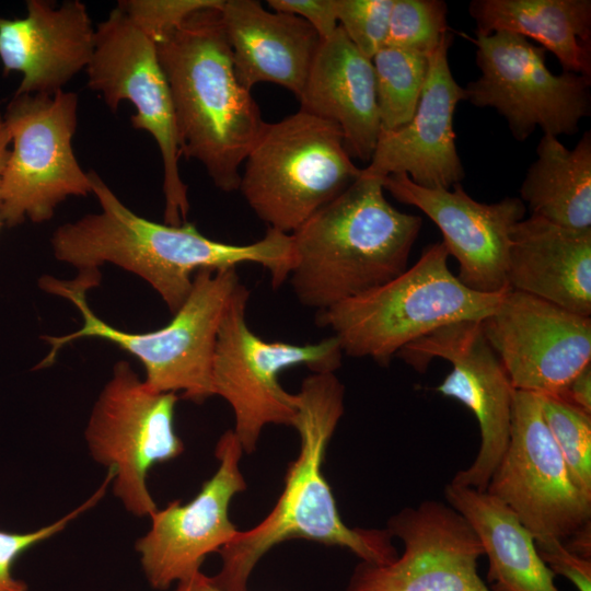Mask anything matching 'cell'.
<instances>
[{
  "instance_id": "4",
  "label": "cell",
  "mask_w": 591,
  "mask_h": 591,
  "mask_svg": "<svg viewBox=\"0 0 591 591\" xmlns=\"http://www.w3.org/2000/svg\"><path fill=\"white\" fill-rule=\"evenodd\" d=\"M421 223V217L387 201L381 178L361 172L290 233L289 278L297 299L318 312L397 277L407 268Z\"/></svg>"
},
{
  "instance_id": "12",
  "label": "cell",
  "mask_w": 591,
  "mask_h": 591,
  "mask_svg": "<svg viewBox=\"0 0 591 591\" xmlns=\"http://www.w3.org/2000/svg\"><path fill=\"white\" fill-rule=\"evenodd\" d=\"M475 35L466 37L476 46L480 77L464 88L468 102L495 108L520 141L537 127L554 137L578 131L591 113V78L551 72L546 50L514 33Z\"/></svg>"
},
{
  "instance_id": "29",
  "label": "cell",
  "mask_w": 591,
  "mask_h": 591,
  "mask_svg": "<svg viewBox=\"0 0 591 591\" xmlns=\"http://www.w3.org/2000/svg\"><path fill=\"white\" fill-rule=\"evenodd\" d=\"M441 0H393L385 46L430 56L451 33Z\"/></svg>"
},
{
  "instance_id": "30",
  "label": "cell",
  "mask_w": 591,
  "mask_h": 591,
  "mask_svg": "<svg viewBox=\"0 0 591 591\" xmlns=\"http://www.w3.org/2000/svg\"><path fill=\"white\" fill-rule=\"evenodd\" d=\"M113 478V472L108 471L102 485L88 500L50 524L22 533L0 530V591H27V584L16 578L12 571L18 557L35 545L55 536L79 515L93 508L102 500Z\"/></svg>"
},
{
  "instance_id": "1",
  "label": "cell",
  "mask_w": 591,
  "mask_h": 591,
  "mask_svg": "<svg viewBox=\"0 0 591 591\" xmlns=\"http://www.w3.org/2000/svg\"><path fill=\"white\" fill-rule=\"evenodd\" d=\"M100 211L58 227L50 240L55 257L83 271L106 263L146 280L174 314L187 299L201 269L255 263L279 288L292 267L290 234L268 229L250 244L211 240L189 222L171 225L148 220L125 206L95 171L89 172Z\"/></svg>"
},
{
  "instance_id": "20",
  "label": "cell",
  "mask_w": 591,
  "mask_h": 591,
  "mask_svg": "<svg viewBox=\"0 0 591 591\" xmlns=\"http://www.w3.org/2000/svg\"><path fill=\"white\" fill-rule=\"evenodd\" d=\"M96 28L84 3L26 1L21 19L0 16L3 72L22 73L15 94H54L89 66Z\"/></svg>"
},
{
  "instance_id": "8",
  "label": "cell",
  "mask_w": 591,
  "mask_h": 591,
  "mask_svg": "<svg viewBox=\"0 0 591 591\" xmlns=\"http://www.w3.org/2000/svg\"><path fill=\"white\" fill-rule=\"evenodd\" d=\"M248 298L250 291L240 282L219 326L211 375L213 394L233 410V432L243 451L252 453L267 425L293 426L296 394L281 387L279 374L297 366L313 373L334 372L344 352L336 336L306 345L263 339L247 325Z\"/></svg>"
},
{
  "instance_id": "37",
  "label": "cell",
  "mask_w": 591,
  "mask_h": 591,
  "mask_svg": "<svg viewBox=\"0 0 591 591\" xmlns=\"http://www.w3.org/2000/svg\"><path fill=\"white\" fill-rule=\"evenodd\" d=\"M175 591H225L200 570L178 581Z\"/></svg>"
},
{
  "instance_id": "24",
  "label": "cell",
  "mask_w": 591,
  "mask_h": 591,
  "mask_svg": "<svg viewBox=\"0 0 591 591\" xmlns=\"http://www.w3.org/2000/svg\"><path fill=\"white\" fill-rule=\"evenodd\" d=\"M444 497L478 536L488 561L491 591H559L534 536L502 501L487 491L451 482Z\"/></svg>"
},
{
  "instance_id": "27",
  "label": "cell",
  "mask_w": 591,
  "mask_h": 591,
  "mask_svg": "<svg viewBox=\"0 0 591 591\" xmlns=\"http://www.w3.org/2000/svg\"><path fill=\"white\" fill-rule=\"evenodd\" d=\"M371 60L381 130L398 128L408 123L416 111L428 74L429 57L384 46Z\"/></svg>"
},
{
  "instance_id": "7",
  "label": "cell",
  "mask_w": 591,
  "mask_h": 591,
  "mask_svg": "<svg viewBox=\"0 0 591 591\" xmlns=\"http://www.w3.org/2000/svg\"><path fill=\"white\" fill-rule=\"evenodd\" d=\"M351 159L335 124L299 109L265 124L239 190L268 229L290 234L360 176Z\"/></svg>"
},
{
  "instance_id": "13",
  "label": "cell",
  "mask_w": 591,
  "mask_h": 591,
  "mask_svg": "<svg viewBox=\"0 0 591 591\" xmlns=\"http://www.w3.org/2000/svg\"><path fill=\"white\" fill-rule=\"evenodd\" d=\"M486 491L535 541H565L591 523V496L572 479L543 417L541 394L514 391L508 448Z\"/></svg>"
},
{
  "instance_id": "16",
  "label": "cell",
  "mask_w": 591,
  "mask_h": 591,
  "mask_svg": "<svg viewBox=\"0 0 591 591\" xmlns=\"http://www.w3.org/2000/svg\"><path fill=\"white\" fill-rule=\"evenodd\" d=\"M517 391L558 395L591 361V317L509 289L482 321Z\"/></svg>"
},
{
  "instance_id": "34",
  "label": "cell",
  "mask_w": 591,
  "mask_h": 591,
  "mask_svg": "<svg viewBox=\"0 0 591 591\" xmlns=\"http://www.w3.org/2000/svg\"><path fill=\"white\" fill-rule=\"evenodd\" d=\"M267 3L274 11L303 19L321 39L332 36L338 27L336 0H268Z\"/></svg>"
},
{
  "instance_id": "11",
  "label": "cell",
  "mask_w": 591,
  "mask_h": 591,
  "mask_svg": "<svg viewBox=\"0 0 591 591\" xmlns=\"http://www.w3.org/2000/svg\"><path fill=\"white\" fill-rule=\"evenodd\" d=\"M95 47L86 67L88 86L117 111L130 102L131 125L158 144L163 165L164 223L179 225L189 211L187 186L179 174V143L170 88L155 43L118 7L96 26Z\"/></svg>"
},
{
  "instance_id": "2",
  "label": "cell",
  "mask_w": 591,
  "mask_h": 591,
  "mask_svg": "<svg viewBox=\"0 0 591 591\" xmlns=\"http://www.w3.org/2000/svg\"><path fill=\"white\" fill-rule=\"evenodd\" d=\"M345 389L334 372L305 378L296 394L293 428L300 436L298 457L286 471L285 486L275 507L256 526L239 531L219 549L221 567L211 580L225 591H247L259 559L274 546L304 538L346 548L361 561L390 564L398 557L393 536L384 529L349 528L341 520L323 462L344 414Z\"/></svg>"
},
{
  "instance_id": "14",
  "label": "cell",
  "mask_w": 591,
  "mask_h": 591,
  "mask_svg": "<svg viewBox=\"0 0 591 591\" xmlns=\"http://www.w3.org/2000/svg\"><path fill=\"white\" fill-rule=\"evenodd\" d=\"M424 373L434 358L452 364L437 392L459 401L477 419L480 444L476 457L451 483L486 491L510 440L514 387L488 343L482 321H461L442 326L406 345L397 355Z\"/></svg>"
},
{
  "instance_id": "25",
  "label": "cell",
  "mask_w": 591,
  "mask_h": 591,
  "mask_svg": "<svg viewBox=\"0 0 591 591\" xmlns=\"http://www.w3.org/2000/svg\"><path fill=\"white\" fill-rule=\"evenodd\" d=\"M475 34L506 31L540 43L565 72L591 78L590 0H473Z\"/></svg>"
},
{
  "instance_id": "17",
  "label": "cell",
  "mask_w": 591,
  "mask_h": 591,
  "mask_svg": "<svg viewBox=\"0 0 591 591\" xmlns=\"http://www.w3.org/2000/svg\"><path fill=\"white\" fill-rule=\"evenodd\" d=\"M219 466L187 503L170 502L150 515L151 526L135 544L149 584L166 590L200 570L207 555L219 552L239 532L229 518L231 499L246 488L239 463L242 445L225 431L216 444Z\"/></svg>"
},
{
  "instance_id": "28",
  "label": "cell",
  "mask_w": 591,
  "mask_h": 591,
  "mask_svg": "<svg viewBox=\"0 0 591 591\" xmlns=\"http://www.w3.org/2000/svg\"><path fill=\"white\" fill-rule=\"evenodd\" d=\"M546 426L577 486L591 496V414L555 395H541Z\"/></svg>"
},
{
  "instance_id": "15",
  "label": "cell",
  "mask_w": 591,
  "mask_h": 591,
  "mask_svg": "<svg viewBox=\"0 0 591 591\" xmlns=\"http://www.w3.org/2000/svg\"><path fill=\"white\" fill-rule=\"evenodd\" d=\"M386 530L403 542V554L384 565L360 561L347 591H491L477 571L480 541L449 503L405 507Z\"/></svg>"
},
{
  "instance_id": "5",
  "label": "cell",
  "mask_w": 591,
  "mask_h": 591,
  "mask_svg": "<svg viewBox=\"0 0 591 591\" xmlns=\"http://www.w3.org/2000/svg\"><path fill=\"white\" fill-rule=\"evenodd\" d=\"M100 271L79 273L72 280L50 276L39 279L45 291L63 297L77 306L82 326L73 333L45 337L50 350L38 368L50 366L59 350L82 338H99L117 345L143 366L144 382L154 391L182 393L196 404L213 394L212 361L217 336L228 304L241 282L235 268L201 269L194 275L192 290L162 328L130 333L113 327L89 306L86 291L100 283Z\"/></svg>"
},
{
  "instance_id": "19",
  "label": "cell",
  "mask_w": 591,
  "mask_h": 591,
  "mask_svg": "<svg viewBox=\"0 0 591 591\" xmlns=\"http://www.w3.org/2000/svg\"><path fill=\"white\" fill-rule=\"evenodd\" d=\"M451 34L429 56L427 79L408 123L381 130L375 149L362 174L383 179L405 173L415 184L427 188L450 189L464 177L455 146L453 115L465 89L453 78L448 50Z\"/></svg>"
},
{
  "instance_id": "10",
  "label": "cell",
  "mask_w": 591,
  "mask_h": 591,
  "mask_svg": "<svg viewBox=\"0 0 591 591\" xmlns=\"http://www.w3.org/2000/svg\"><path fill=\"white\" fill-rule=\"evenodd\" d=\"M176 393L158 392L118 361L92 408L84 436L93 460L114 473L113 493L135 517L158 506L149 491V471L184 451L175 432Z\"/></svg>"
},
{
  "instance_id": "21",
  "label": "cell",
  "mask_w": 591,
  "mask_h": 591,
  "mask_svg": "<svg viewBox=\"0 0 591 591\" xmlns=\"http://www.w3.org/2000/svg\"><path fill=\"white\" fill-rule=\"evenodd\" d=\"M220 14L239 82L250 91L274 83L299 97L322 40L316 31L255 0H223Z\"/></svg>"
},
{
  "instance_id": "38",
  "label": "cell",
  "mask_w": 591,
  "mask_h": 591,
  "mask_svg": "<svg viewBox=\"0 0 591 591\" xmlns=\"http://www.w3.org/2000/svg\"><path fill=\"white\" fill-rule=\"evenodd\" d=\"M10 144H11V136L0 114V177L2 175L7 159L9 157Z\"/></svg>"
},
{
  "instance_id": "36",
  "label": "cell",
  "mask_w": 591,
  "mask_h": 591,
  "mask_svg": "<svg viewBox=\"0 0 591 591\" xmlns=\"http://www.w3.org/2000/svg\"><path fill=\"white\" fill-rule=\"evenodd\" d=\"M563 544L573 554L591 559V523L563 541Z\"/></svg>"
},
{
  "instance_id": "9",
  "label": "cell",
  "mask_w": 591,
  "mask_h": 591,
  "mask_svg": "<svg viewBox=\"0 0 591 591\" xmlns=\"http://www.w3.org/2000/svg\"><path fill=\"white\" fill-rule=\"evenodd\" d=\"M79 99L63 90L54 94H14L3 121L11 136L0 181V220L14 227L53 218L57 206L71 196L92 193L89 172L72 148Z\"/></svg>"
},
{
  "instance_id": "23",
  "label": "cell",
  "mask_w": 591,
  "mask_h": 591,
  "mask_svg": "<svg viewBox=\"0 0 591 591\" xmlns=\"http://www.w3.org/2000/svg\"><path fill=\"white\" fill-rule=\"evenodd\" d=\"M510 289L572 313L591 315V230L577 231L531 215L512 228Z\"/></svg>"
},
{
  "instance_id": "26",
  "label": "cell",
  "mask_w": 591,
  "mask_h": 591,
  "mask_svg": "<svg viewBox=\"0 0 591 591\" xmlns=\"http://www.w3.org/2000/svg\"><path fill=\"white\" fill-rule=\"evenodd\" d=\"M536 154L520 188L531 215L568 229L591 230V132L586 131L573 149L544 135Z\"/></svg>"
},
{
  "instance_id": "22",
  "label": "cell",
  "mask_w": 591,
  "mask_h": 591,
  "mask_svg": "<svg viewBox=\"0 0 591 591\" xmlns=\"http://www.w3.org/2000/svg\"><path fill=\"white\" fill-rule=\"evenodd\" d=\"M298 99L301 111L341 130L351 158L371 160L381 131L373 65L340 26L321 40Z\"/></svg>"
},
{
  "instance_id": "6",
  "label": "cell",
  "mask_w": 591,
  "mask_h": 591,
  "mask_svg": "<svg viewBox=\"0 0 591 591\" xmlns=\"http://www.w3.org/2000/svg\"><path fill=\"white\" fill-rule=\"evenodd\" d=\"M442 242L428 245L401 275L370 291L318 311L343 352L389 366L406 345L461 321H483L505 293H483L464 286L449 266Z\"/></svg>"
},
{
  "instance_id": "33",
  "label": "cell",
  "mask_w": 591,
  "mask_h": 591,
  "mask_svg": "<svg viewBox=\"0 0 591 591\" xmlns=\"http://www.w3.org/2000/svg\"><path fill=\"white\" fill-rule=\"evenodd\" d=\"M537 552L556 575L570 580L578 591H591V559L568 551L559 540L535 541Z\"/></svg>"
},
{
  "instance_id": "39",
  "label": "cell",
  "mask_w": 591,
  "mask_h": 591,
  "mask_svg": "<svg viewBox=\"0 0 591 591\" xmlns=\"http://www.w3.org/2000/svg\"><path fill=\"white\" fill-rule=\"evenodd\" d=\"M1 223H2V222H1V220H0V225H1Z\"/></svg>"
},
{
  "instance_id": "31",
  "label": "cell",
  "mask_w": 591,
  "mask_h": 591,
  "mask_svg": "<svg viewBox=\"0 0 591 591\" xmlns=\"http://www.w3.org/2000/svg\"><path fill=\"white\" fill-rule=\"evenodd\" d=\"M393 0H336L338 26L367 58L385 46Z\"/></svg>"
},
{
  "instance_id": "3",
  "label": "cell",
  "mask_w": 591,
  "mask_h": 591,
  "mask_svg": "<svg viewBox=\"0 0 591 591\" xmlns=\"http://www.w3.org/2000/svg\"><path fill=\"white\" fill-rule=\"evenodd\" d=\"M220 8L196 11L155 45L171 92L181 157L198 161L217 188L233 192L266 121L236 78Z\"/></svg>"
},
{
  "instance_id": "18",
  "label": "cell",
  "mask_w": 591,
  "mask_h": 591,
  "mask_svg": "<svg viewBox=\"0 0 591 591\" xmlns=\"http://www.w3.org/2000/svg\"><path fill=\"white\" fill-rule=\"evenodd\" d=\"M399 202L417 207L440 229L449 255L459 262L460 281L483 293L509 290L507 266L512 228L524 219L525 206L519 197L494 204L476 201L460 184L453 190L415 184L405 173L382 179Z\"/></svg>"
},
{
  "instance_id": "40",
  "label": "cell",
  "mask_w": 591,
  "mask_h": 591,
  "mask_svg": "<svg viewBox=\"0 0 591 591\" xmlns=\"http://www.w3.org/2000/svg\"><path fill=\"white\" fill-rule=\"evenodd\" d=\"M0 181H1V177H0Z\"/></svg>"
},
{
  "instance_id": "35",
  "label": "cell",
  "mask_w": 591,
  "mask_h": 591,
  "mask_svg": "<svg viewBox=\"0 0 591 591\" xmlns=\"http://www.w3.org/2000/svg\"><path fill=\"white\" fill-rule=\"evenodd\" d=\"M566 403L591 414V363L584 367L558 394Z\"/></svg>"
},
{
  "instance_id": "32",
  "label": "cell",
  "mask_w": 591,
  "mask_h": 591,
  "mask_svg": "<svg viewBox=\"0 0 591 591\" xmlns=\"http://www.w3.org/2000/svg\"><path fill=\"white\" fill-rule=\"evenodd\" d=\"M223 0H123L118 8L155 44L198 10L220 8Z\"/></svg>"
}]
</instances>
